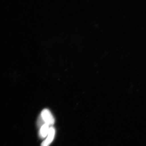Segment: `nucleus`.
<instances>
[{
  "instance_id": "obj_1",
  "label": "nucleus",
  "mask_w": 146,
  "mask_h": 146,
  "mask_svg": "<svg viewBox=\"0 0 146 146\" xmlns=\"http://www.w3.org/2000/svg\"><path fill=\"white\" fill-rule=\"evenodd\" d=\"M39 117H41L44 123L47 124L50 126H52L54 124L55 119L49 110H43Z\"/></svg>"
},
{
  "instance_id": "obj_2",
  "label": "nucleus",
  "mask_w": 146,
  "mask_h": 146,
  "mask_svg": "<svg viewBox=\"0 0 146 146\" xmlns=\"http://www.w3.org/2000/svg\"><path fill=\"white\" fill-rule=\"evenodd\" d=\"M55 135V129L53 126L50 128L49 131L46 139L42 142L41 146H49L54 139Z\"/></svg>"
},
{
  "instance_id": "obj_3",
  "label": "nucleus",
  "mask_w": 146,
  "mask_h": 146,
  "mask_svg": "<svg viewBox=\"0 0 146 146\" xmlns=\"http://www.w3.org/2000/svg\"><path fill=\"white\" fill-rule=\"evenodd\" d=\"M50 126L47 124L45 123L40 128L39 131V136L41 139H44L48 136Z\"/></svg>"
}]
</instances>
